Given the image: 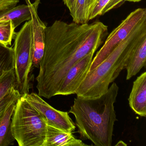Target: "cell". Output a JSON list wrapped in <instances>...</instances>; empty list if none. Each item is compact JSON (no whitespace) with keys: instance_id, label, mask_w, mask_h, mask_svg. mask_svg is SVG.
Returning <instances> with one entry per match:
<instances>
[{"instance_id":"21","label":"cell","mask_w":146,"mask_h":146,"mask_svg":"<svg viewBox=\"0 0 146 146\" xmlns=\"http://www.w3.org/2000/svg\"><path fill=\"white\" fill-rule=\"evenodd\" d=\"M125 1L126 0H110L102 11L101 15H104L111 10L120 7Z\"/></svg>"},{"instance_id":"10","label":"cell","mask_w":146,"mask_h":146,"mask_svg":"<svg viewBox=\"0 0 146 146\" xmlns=\"http://www.w3.org/2000/svg\"><path fill=\"white\" fill-rule=\"evenodd\" d=\"M128 101L130 107L135 114L146 117V72L134 81Z\"/></svg>"},{"instance_id":"6","label":"cell","mask_w":146,"mask_h":146,"mask_svg":"<svg viewBox=\"0 0 146 146\" xmlns=\"http://www.w3.org/2000/svg\"><path fill=\"white\" fill-rule=\"evenodd\" d=\"M145 19H146V8H138L131 13L109 34L104 45L93 58L89 71L94 69L100 64Z\"/></svg>"},{"instance_id":"20","label":"cell","mask_w":146,"mask_h":146,"mask_svg":"<svg viewBox=\"0 0 146 146\" xmlns=\"http://www.w3.org/2000/svg\"><path fill=\"white\" fill-rule=\"evenodd\" d=\"M21 97L19 91L16 88H12L9 92L0 100V118L7 108L14 101Z\"/></svg>"},{"instance_id":"13","label":"cell","mask_w":146,"mask_h":146,"mask_svg":"<svg viewBox=\"0 0 146 146\" xmlns=\"http://www.w3.org/2000/svg\"><path fill=\"white\" fill-rule=\"evenodd\" d=\"M17 102L12 103L0 118V146L13 145L16 141L12 131V117Z\"/></svg>"},{"instance_id":"11","label":"cell","mask_w":146,"mask_h":146,"mask_svg":"<svg viewBox=\"0 0 146 146\" xmlns=\"http://www.w3.org/2000/svg\"><path fill=\"white\" fill-rule=\"evenodd\" d=\"M146 34L140 38L129 58L125 69L127 71L126 79L128 80L136 76L143 67L146 66Z\"/></svg>"},{"instance_id":"17","label":"cell","mask_w":146,"mask_h":146,"mask_svg":"<svg viewBox=\"0 0 146 146\" xmlns=\"http://www.w3.org/2000/svg\"><path fill=\"white\" fill-rule=\"evenodd\" d=\"M89 0H76L73 11L70 13L73 22L78 24L88 23L87 12Z\"/></svg>"},{"instance_id":"18","label":"cell","mask_w":146,"mask_h":146,"mask_svg":"<svg viewBox=\"0 0 146 146\" xmlns=\"http://www.w3.org/2000/svg\"><path fill=\"white\" fill-rule=\"evenodd\" d=\"M17 83L14 69L5 72L0 78V100L12 88L17 89Z\"/></svg>"},{"instance_id":"2","label":"cell","mask_w":146,"mask_h":146,"mask_svg":"<svg viewBox=\"0 0 146 146\" xmlns=\"http://www.w3.org/2000/svg\"><path fill=\"white\" fill-rule=\"evenodd\" d=\"M119 90L113 82L106 92L98 97L75 98L69 113L75 117L80 139L90 141L95 146H111L117 121L114 104Z\"/></svg>"},{"instance_id":"24","label":"cell","mask_w":146,"mask_h":146,"mask_svg":"<svg viewBox=\"0 0 146 146\" xmlns=\"http://www.w3.org/2000/svg\"><path fill=\"white\" fill-rule=\"evenodd\" d=\"M115 146H127V144L123 141H120L118 142L115 145Z\"/></svg>"},{"instance_id":"23","label":"cell","mask_w":146,"mask_h":146,"mask_svg":"<svg viewBox=\"0 0 146 146\" xmlns=\"http://www.w3.org/2000/svg\"><path fill=\"white\" fill-rule=\"evenodd\" d=\"M63 2L69 9L70 13H71L75 6L76 0H63Z\"/></svg>"},{"instance_id":"26","label":"cell","mask_w":146,"mask_h":146,"mask_svg":"<svg viewBox=\"0 0 146 146\" xmlns=\"http://www.w3.org/2000/svg\"><path fill=\"white\" fill-rule=\"evenodd\" d=\"M29 1H30V0H25V1H26V2H27Z\"/></svg>"},{"instance_id":"16","label":"cell","mask_w":146,"mask_h":146,"mask_svg":"<svg viewBox=\"0 0 146 146\" xmlns=\"http://www.w3.org/2000/svg\"><path fill=\"white\" fill-rule=\"evenodd\" d=\"M14 23L11 20L0 23V43L6 46H11L16 33Z\"/></svg>"},{"instance_id":"25","label":"cell","mask_w":146,"mask_h":146,"mask_svg":"<svg viewBox=\"0 0 146 146\" xmlns=\"http://www.w3.org/2000/svg\"><path fill=\"white\" fill-rule=\"evenodd\" d=\"M141 0H126V1L131 2H138L141 1Z\"/></svg>"},{"instance_id":"19","label":"cell","mask_w":146,"mask_h":146,"mask_svg":"<svg viewBox=\"0 0 146 146\" xmlns=\"http://www.w3.org/2000/svg\"><path fill=\"white\" fill-rule=\"evenodd\" d=\"M110 0H89L87 12L88 22L99 16Z\"/></svg>"},{"instance_id":"3","label":"cell","mask_w":146,"mask_h":146,"mask_svg":"<svg viewBox=\"0 0 146 146\" xmlns=\"http://www.w3.org/2000/svg\"><path fill=\"white\" fill-rule=\"evenodd\" d=\"M145 34L146 19L136 27L100 64L89 71L77 90V96L95 98L106 92L110 84L113 82L125 69L137 43Z\"/></svg>"},{"instance_id":"27","label":"cell","mask_w":146,"mask_h":146,"mask_svg":"<svg viewBox=\"0 0 146 146\" xmlns=\"http://www.w3.org/2000/svg\"></svg>"},{"instance_id":"12","label":"cell","mask_w":146,"mask_h":146,"mask_svg":"<svg viewBox=\"0 0 146 146\" xmlns=\"http://www.w3.org/2000/svg\"><path fill=\"white\" fill-rule=\"evenodd\" d=\"M82 140L78 139L72 133L66 132L47 124L46 139L43 146H86Z\"/></svg>"},{"instance_id":"8","label":"cell","mask_w":146,"mask_h":146,"mask_svg":"<svg viewBox=\"0 0 146 146\" xmlns=\"http://www.w3.org/2000/svg\"><path fill=\"white\" fill-rule=\"evenodd\" d=\"M94 52H91L73 65L62 80L57 95L76 94L80 84L89 71Z\"/></svg>"},{"instance_id":"14","label":"cell","mask_w":146,"mask_h":146,"mask_svg":"<svg viewBox=\"0 0 146 146\" xmlns=\"http://www.w3.org/2000/svg\"><path fill=\"white\" fill-rule=\"evenodd\" d=\"M29 5H20L0 12V23L11 20L17 28L25 21L31 19Z\"/></svg>"},{"instance_id":"1","label":"cell","mask_w":146,"mask_h":146,"mask_svg":"<svg viewBox=\"0 0 146 146\" xmlns=\"http://www.w3.org/2000/svg\"><path fill=\"white\" fill-rule=\"evenodd\" d=\"M108 27L99 21L70 23L56 20L45 30V50L36 78L38 94L50 99L57 96L64 77L83 58L101 46Z\"/></svg>"},{"instance_id":"15","label":"cell","mask_w":146,"mask_h":146,"mask_svg":"<svg viewBox=\"0 0 146 146\" xmlns=\"http://www.w3.org/2000/svg\"><path fill=\"white\" fill-rule=\"evenodd\" d=\"M15 58L13 48L0 43V78L7 72L14 69Z\"/></svg>"},{"instance_id":"7","label":"cell","mask_w":146,"mask_h":146,"mask_svg":"<svg viewBox=\"0 0 146 146\" xmlns=\"http://www.w3.org/2000/svg\"><path fill=\"white\" fill-rule=\"evenodd\" d=\"M23 96L45 118L48 124L66 132L73 133L75 131L76 125L69 113L54 108L36 93H28Z\"/></svg>"},{"instance_id":"4","label":"cell","mask_w":146,"mask_h":146,"mask_svg":"<svg viewBox=\"0 0 146 146\" xmlns=\"http://www.w3.org/2000/svg\"><path fill=\"white\" fill-rule=\"evenodd\" d=\"M47 124L42 115L21 96L12 117V131L18 145L43 146Z\"/></svg>"},{"instance_id":"22","label":"cell","mask_w":146,"mask_h":146,"mask_svg":"<svg viewBox=\"0 0 146 146\" xmlns=\"http://www.w3.org/2000/svg\"><path fill=\"white\" fill-rule=\"evenodd\" d=\"M19 2V0H0V12L17 6Z\"/></svg>"},{"instance_id":"5","label":"cell","mask_w":146,"mask_h":146,"mask_svg":"<svg viewBox=\"0 0 146 146\" xmlns=\"http://www.w3.org/2000/svg\"><path fill=\"white\" fill-rule=\"evenodd\" d=\"M13 48L17 89L21 96L29 92V74L33 59V33L31 19L16 33Z\"/></svg>"},{"instance_id":"9","label":"cell","mask_w":146,"mask_h":146,"mask_svg":"<svg viewBox=\"0 0 146 146\" xmlns=\"http://www.w3.org/2000/svg\"><path fill=\"white\" fill-rule=\"evenodd\" d=\"M40 0H36L29 5L31 15L32 33H33V54L31 70L39 68L44 55L45 50V30L46 26L39 18L37 13Z\"/></svg>"}]
</instances>
